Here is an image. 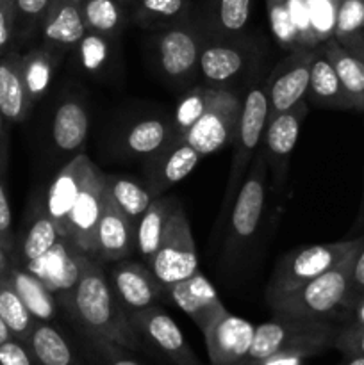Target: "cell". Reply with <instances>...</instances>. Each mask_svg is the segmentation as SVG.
Listing matches in <instances>:
<instances>
[{"instance_id":"cell-1","label":"cell","mask_w":364,"mask_h":365,"mask_svg":"<svg viewBox=\"0 0 364 365\" xmlns=\"http://www.w3.org/2000/svg\"><path fill=\"white\" fill-rule=\"evenodd\" d=\"M57 299L84 337L114 342L131 351L143 349L123 305L114 294L102 264L96 262L95 257L81 252V274L77 284Z\"/></svg>"},{"instance_id":"cell-2","label":"cell","mask_w":364,"mask_h":365,"mask_svg":"<svg viewBox=\"0 0 364 365\" xmlns=\"http://www.w3.org/2000/svg\"><path fill=\"white\" fill-rule=\"evenodd\" d=\"M339 324L316 317L289 316L273 312L266 323L256 327L248 362H259L275 353H293L303 359L316 356L334 348Z\"/></svg>"},{"instance_id":"cell-3","label":"cell","mask_w":364,"mask_h":365,"mask_svg":"<svg viewBox=\"0 0 364 365\" xmlns=\"http://www.w3.org/2000/svg\"><path fill=\"white\" fill-rule=\"evenodd\" d=\"M357 253L359 252L348 255L343 262L314 280L284 294L266 299L268 305L273 312L278 314L316 317V319H328L335 323V317L339 314L346 316V299H348Z\"/></svg>"},{"instance_id":"cell-4","label":"cell","mask_w":364,"mask_h":365,"mask_svg":"<svg viewBox=\"0 0 364 365\" xmlns=\"http://www.w3.org/2000/svg\"><path fill=\"white\" fill-rule=\"evenodd\" d=\"M268 118H270V103H268L266 88L264 86H253L243 98L238 130H236L234 139H232L234 152H232L231 171H228L227 187H225L218 223H221L223 217L227 220L232 203H234L239 187L243 184V178L248 171L250 163L261 150Z\"/></svg>"},{"instance_id":"cell-5","label":"cell","mask_w":364,"mask_h":365,"mask_svg":"<svg viewBox=\"0 0 364 365\" xmlns=\"http://www.w3.org/2000/svg\"><path fill=\"white\" fill-rule=\"evenodd\" d=\"M364 245V235L357 239L330 242V245L305 246L282 257L271 273L266 287V299L293 291L320 274L338 266L352 253L359 252Z\"/></svg>"},{"instance_id":"cell-6","label":"cell","mask_w":364,"mask_h":365,"mask_svg":"<svg viewBox=\"0 0 364 365\" xmlns=\"http://www.w3.org/2000/svg\"><path fill=\"white\" fill-rule=\"evenodd\" d=\"M268 198V163L263 150L253 157V164L246 171L232 209L228 212L227 252L234 253L256 237L263 221Z\"/></svg>"},{"instance_id":"cell-7","label":"cell","mask_w":364,"mask_h":365,"mask_svg":"<svg viewBox=\"0 0 364 365\" xmlns=\"http://www.w3.org/2000/svg\"><path fill=\"white\" fill-rule=\"evenodd\" d=\"M148 267L153 277L166 289L198 273V253H196L195 239L188 216L178 203L168 217L159 248Z\"/></svg>"},{"instance_id":"cell-8","label":"cell","mask_w":364,"mask_h":365,"mask_svg":"<svg viewBox=\"0 0 364 365\" xmlns=\"http://www.w3.org/2000/svg\"><path fill=\"white\" fill-rule=\"evenodd\" d=\"M243 100L228 89L214 88L213 98L206 113L184 135V141L202 157L213 155L231 145L238 130Z\"/></svg>"},{"instance_id":"cell-9","label":"cell","mask_w":364,"mask_h":365,"mask_svg":"<svg viewBox=\"0 0 364 365\" xmlns=\"http://www.w3.org/2000/svg\"><path fill=\"white\" fill-rule=\"evenodd\" d=\"M128 321L141 346H150L168 362L173 365H200L178 324L159 305L128 314Z\"/></svg>"},{"instance_id":"cell-10","label":"cell","mask_w":364,"mask_h":365,"mask_svg":"<svg viewBox=\"0 0 364 365\" xmlns=\"http://www.w3.org/2000/svg\"><path fill=\"white\" fill-rule=\"evenodd\" d=\"M106 189V173L89 159L84 173V184L71 207L68 217L66 239L82 253L96 259V227L102 212V198Z\"/></svg>"},{"instance_id":"cell-11","label":"cell","mask_w":364,"mask_h":365,"mask_svg":"<svg viewBox=\"0 0 364 365\" xmlns=\"http://www.w3.org/2000/svg\"><path fill=\"white\" fill-rule=\"evenodd\" d=\"M314 48H296L282 61L264 86L270 103V118L305 100L309 91L310 61Z\"/></svg>"},{"instance_id":"cell-12","label":"cell","mask_w":364,"mask_h":365,"mask_svg":"<svg viewBox=\"0 0 364 365\" xmlns=\"http://www.w3.org/2000/svg\"><path fill=\"white\" fill-rule=\"evenodd\" d=\"M307 113H309V107H307L305 100H302L291 109L284 110L277 116L268 118L266 128H264L263 134V148L261 150L266 157L268 168H271L277 187L284 184L289 157H291L293 148L298 141L300 128H302Z\"/></svg>"},{"instance_id":"cell-13","label":"cell","mask_w":364,"mask_h":365,"mask_svg":"<svg viewBox=\"0 0 364 365\" xmlns=\"http://www.w3.org/2000/svg\"><path fill=\"white\" fill-rule=\"evenodd\" d=\"M107 280L127 316L157 305L166 296V287L153 277L150 267L128 259L113 262Z\"/></svg>"},{"instance_id":"cell-14","label":"cell","mask_w":364,"mask_h":365,"mask_svg":"<svg viewBox=\"0 0 364 365\" xmlns=\"http://www.w3.org/2000/svg\"><path fill=\"white\" fill-rule=\"evenodd\" d=\"M202 334L211 365H231L248 359L256 327L243 317L232 316L227 310Z\"/></svg>"},{"instance_id":"cell-15","label":"cell","mask_w":364,"mask_h":365,"mask_svg":"<svg viewBox=\"0 0 364 365\" xmlns=\"http://www.w3.org/2000/svg\"><path fill=\"white\" fill-rule=\"evenodd\" d=\"M136 248V225L114 203L109 189H103L102 212L96 227V259L118 262L128 259Z\"/></svg>"},{"instance_id":"cell-16","label":"cell","mask_w":364,"mask_h":365,"mask_svg":"<svg viewBox=\"0 0 364 365\" xmlns=\"http://www.w3.org/2000/svg\"><path fill=\"white\" fill-rule=\"evenodd\" d=\"M166 296L200 328V331H206L227 312L214 285L200 271L186 280L170 285L166 289Z\"/></svg>"},{"instance_id":"cell-17","label":"cell","mask_w":364,"mask_h":365,"mask_svg":"<svg viewBox=\"0 0 364 365\" xmlns=\"http://www.w3.org/2000/svg\"><path fill=\"white\" fill-rule=\"evenodd\" d=\"M156 39L161 70L166 77L173 81H184L198 70L202 43L191 29H166Z\"/></svg>"},{"instance_id":"cell-18","label":"cell","mask_w":364,"mask_h":365,"mask_svg":"<svg viewBox=\"0 0 364 365\" xmlns=\"http://www.w3.org/2000/svg\"><path fill=\"white\" fill-rule=\"evenodd\" d=\"M88 163L89 157L84 152L77 153L70 163L64 164V168H61V171L54 177L52 184H50L49 192H46L45 212L54 221L63 239H66L68 217H70L71 207H74L82 184H84Z\"/></svg>"},{"instance_id":"cell-19","label":"cell","mask_w":364,"mask_h":365,"mask_svg":"<svg viewBox=\"0 0 364 365\" xmlns=\"http://www.w3.org/2000/svg\"><path fill=\"white\" fill-rule=\"evenodd\" d=\"M25 269L38 277L59 298L77 284L81 274V250L68 239H61L41 259L29 262Z\"/></svg>"},{"instance_id":"cell-20","label":"cell","mask_w":364,"mask_h":365,"mask_svg":"<svg viewBox=\"0 0 364 365\" xmlns=\"http://www.w3.org/2000/svg\"><path fill=\"white\" fill-rule=\"evenodd\" d=\"M153 157L156 163L148 168V191L153 198L184 180L203 159L184 139L171 141Z\"/></svg>"},{"instance_id":"cell-21","label":"cell","mask_w":364,"mask_h":365,"mask_svg":"<svg viewBox=\"0 0 364 365\" xmlns=\"http://www.w3.org/2000/svg\"><path fill=\"white\" fill-rule=\"evenodd\" d=\"M41 36L50 52H66L75 48L88 32L82 18L81 4L71 0H54L39 24Z\"/></svg>"},{"instance_id":"cell-22","label":"cell","mask_w":364,"mask_h":365,"mask_svg":"<svg viewBox=\"0 0 364 365\" xmlns=\"http://www.w3.org/2000/svg\"><path fill=\"white\" fill-rule=\"evenodd\" d=\"M248 56L243 46L232 41L203 43L200 50L198 71L207 88L223 89L228 82L245 71Z\"/></svg>"},{"instance_id":"cell-23","label":"cell","mask_w":364,"mask_h":365,"mask_svg":"<svg viewBox=\"0 0 364 365\" xmlns=\"http://www.w3.org/2000/svg\"><path fill=\"white\" fill-rule=\"evenodd\" d=\"M31 109L21 77V56L7 52L0 57V113L9 123H20L29 116Z\"/></svg>"},{"instance_id":"cell-24","label":"cell","mask_w":364,"mask_h":365,"mask_svg":"<svg viewBox=\"0 0 364 365\" xmlns=\"http://www.w3.org/2000/svg\"><path fill=\"white\" fill-rule=\"evenodd\" d=\"M307 96L313 98L318 106L334 107V109L352 110L348 96L339 82L338 73L332 66L330 59L325 53L323 45H318L313 50V61H310V78Z\"/></svg>"},{"instance_id":"cell-25","label":"cell","mask_w":364,"mask_h":365,"mask_svg":"<svg viewBox=\"0 0 364 365\" xmlns=\"http://www.w3.org/2000/svg\"><path fill=\"white\" fill-rule=\"evenodd\" d=\"M36 365H88L52 323H38L27 341Z\"/></svg>"},{"instance_id":"cell-26","label":"cell","mask_w":364,"mask_h":365,"mask_svg":"<svg viewBox=\"0 0 364 365\" xmlns=\"http://www.w3.org/2000/svg\"><path fill=\"white\" fill-rule=\"evenodd\" d=\"M88 113L81 100L66 98L59 103L52 121L54 145L64 153L79 152L88 139Z\"/></svg>"},{"instance_id":"cell-27","label":"cell","mask_w":364,"mask_h":365,"mask_svg":"<svg viewBox=\"0 0 364 365\" xmlns=\"http://www.w3.org/2000/svg\"><path fill=\"white\" fill-rule=\"evenodd\" d=\"M323 48L352 103V110L364 113V59H360L357 53L343 46L334 38L323 43Z\"/></svg>"},{"instance_id":"cell-28","label":"cell","mask_w":364,"mask_h":365,"mask_svg":"<svg viewBox=\"0 0 364 365\" xmlns=\"http://www.w3.org/2000/svg\"><path fill=\"white\" fill-rule=\"evenodd\" d=\"M2 278H6L11 284V287L24 299L29 312L34 316L38 323H52L56 319V298L50 292V289L38 277H34L31 271L20 269V267H11L9 273Z\"/></svg>"},{"instance_id":"cell-29","label":"cell","mask_w":364,"mask_h":365,"mask_svg":"<svg viewBox=\"0 0 364 365\" xmlns=\"http://www.w3.org/2000/svg\"><path fill=\"white\" fill-rule=\"evenodd\" d=\"M177 202L164 196H157L152 200L148 209L145 210L141 217L136 223V250L139 252L141 259L145 260L146 267L152 262L156 255L159 242L163 239L164 227L170 217L171 210L175 209Z\"/></svg>"},{"instance_id":"cell-30","label":"cell","mask_w":364,"mask_h":365,"mask_svg":"<svg viewBox=\"0 0 364 365\" xmlns=\"http://www.w3.org/2000/svg\"><path fill=\"white\" fill-rule=\"evenodd\" d=\"M56 66L54 52H50L49 48H36L31 50L27 56H21V77L31 106L46 95L56 75Z\"/></svg>"},{"instance_id":"cell-31","label":"cell","mask_w":364,"mask_h":365,"mask_svg":"<svg viewBox=\"0 0 364 365\" xmlns=\"http://www.w3.org/2000/svg\"><path fill=\"white\" fill-rule=\"evenodd\" d=\"M106 184L121 212L134 225L138 223V220L145 214L153 200L148 189H145L132 178L121 177V175H113V177L106 175Z\"/></svg>"},{"instance_id":"cell-32","label":"cell","mask_w":364,"mask_h":365,"mask_svg":"<svg viewBox=\"0 0 364 365\" xmlns=\"http://www.w3.org/2000/svg\"><path fill=\"white\" fill-rule=\"evenodd\" d=\"M214 88H207V86H195L189 91L182 95L178 100L177 107L173 110V116L170 121V132L171 141H178L184 139L189 128L202 118L206 113L207 106H209L211 98H213Z\"/></svg>"},{"instance_id":"cell-33","label":"cell","mask_w":364,"mask_h":365,"mask_svg":"<svg viewBox=\"0 0 364 365\" xmlns=\"http://www.w3.org/2000/svg\"><path fill=\"white\" fill-rule=\"evenodd\" d=\"M0 317L7 328L11 330L14 339L21 342H27L31 337L32 330L38 324L24 299L18 296V292L11 287L6 278H0Z\"/></svg>"},{"instance_id":"cell-34","label":"cell","mask_w":364,"mask_h":365,"mask_svg":"<svg viewBox=\"0 0 364 365\" xmlns=\"http://www.w3.org/2000/svg\"><path fill=\"white\" fill-rule=\"evenodd\" d=\"M171 143L170 121H163L159 118L141 120L128 130L125 138V145L136 155H156L166 145Z\"/></svg>"},{"instance_id":"cell-35","label":"cell","mask_w":364,"mask_h":365,"mask_svg":"<svg viewBox=\"0 0 364 365\" xmlns=\"http://www.w3.org/2000/svg\"><path fill=\"white\" fill-rule=\"evenodd\" d=\"M82 18L88 31L113 38L125 24L120 0H82Z\"/></svg>"},{"instance_id":"cell-36","label":"cell","mask_w":364,"mask_h":365,"mask_svg":"<svg viewBox=\"0 0 364 365\" xmlns=\"http://www.w3.org/2000/svg\"><path fill=\"white\" fill-rule=\"evenodd\" d=\"M61 234L54 221L50 220L49 214L43 210L34 221H32L31 228L25 234L24 242H21V259L25 264L34 262V260L41 259L45 253H49L57 242L61 241Z\"/></svg>"},{"instance_id":"cell-37","label":"cell","mask_w":364,"mask_h":365,"mask_svg":"<svg viewBox=\"0 0 364 365\" xmlns=\"http://www.w3.org/2000/svg\"><path fill=\"white\" fill-rule=\"evenodd\" d=\"M75 52H77V61L82 70L91 75L100 73L102 70H106L107 64L111 63V56H113L111 38L88 31L75 46Z\"/></svg>"},{"instance_id":"cell-38","label":"cell","mask_w":364,"mask_h":365,"mask_svg":"<svg viewBox=\"0 0 364 365\" xmlns=\"http://www.w3.org/2000/svg\"><path fill=\"white\" fill-rule=\"evenodd\" d=\"M364 32V0H339L334 39L343 46L350 45Z\"/></svg>"},{"instance_id":"cell-39","label":"cell","mask_w":364,"mask_h":365,"mask_svg":"<svg viewBox=\"0 0 364 365\" xmlns=\"http://www.w3.org/2000/svg\"><path fill=\"white\" fill-rule=\"evenodd\" d=\"M268 4V18H270V27L275 39L282 48L293 50L302 48L300 46V36L296 27L293 25L291 13H289L288 0H266Z\"/></svg>"},{"instance_id":"cell-40","label":"cell","mask_w":364,"mask_h":365,"mask_svg":"<svg viewBox=\"0 0 364 365\" xmlns=\"http://www.w3.org/2000/svg\"><path fill=\"white\" fill-rule=\"evenodd\" d=\"M252 11V0H218L216 27L220 32L236 36L246 29Z\"/></svg>"},{"instance_id":"cell-41","label":"cell","mask_w":364,"mask_h":365,"mask_svg":"<svg viewBox=\"0 0 364 365\" xmlns=\"http://www.w3.org/2000/svg\"><path fill=\"white\" fill-rule=\"evenodd\" d=\"M86 351H88V365H143L131 355V349L118 346L114 342L102 339H88Z\"/></svg>"},{"instance_id":"cell-42","label":"cell","mask_w":364,"mask_h":365,"mask_svg":"<svg viewBox=\"0 0 364 365\" xmlns=\"http://www.w3.org/2000/svg\"><path fill=\"white\" fill-rule=\"evenodd\" d=\"M309 7L310 25L320 45L334 38L335 18H338L339 0H305Z\"/></svg>"},{"instance_id":"cell-43","label":"cell","mask_w":364,"mask_h":365,"mask_svg":"<svg viewBox=\"0 0 364 365\" xmlns=\"http://www.w3.org/2000/svg\"><path fill=\"white\" fill-rule=\"evenodd\" d=\"M188 0H138L136 18L143 21H170L182 16Z\"/></svg>"},{"instance_id":"cell-44","label":"cell","mask_w":364,"mask_h":365,"mask_svg":"<svg viewBox=\"0 0 364 365\" xmlns=\"http://www.w3.org/2000/svg\"><path fill=\"white\" fill-rule=\"evenodd\" d=\"M54 0H14V29L29 31L41 24Z\"/></svg>"},{"instance_id":"cell-45","label":"cell","mask_w":364,"mask_h":365,"mask_svg":"<svg viewBox=\"0 0 364 365\" xmlns=\"http://www.w3.org/2000/svg\"><path fill=\"white\" fill-rule=\"evenodd\" d=\"M288 6L289 13H291L293 25H295L296 32L300 36V46L302 48H316L320 43L316 41V36L313 32L307 2L305 0H288Z\"/></svg>"},{"instance_id":"cell-46","label":"cell","mask_w":364,"mask_h":365,"mask_svg":"<svg viewBox=\"0 0 364 365\" xmlns=\"http://www.w3.org/2000/svg\"><path fill=\"white\" fill-rule=\"evenodd\" d=\"M334 349H338L343 356H364V327L352 323L339 327Z\"/></svg>"},{"instance_id":"cell-47","label":"cell","mask_w":364,"mask_h":365,"mask_svg":"<svg viewBox=\"0 0 364 365\" xmlns=\"http://www.w3.org/2000/svg\"><path fill=\"white\" fill-rule=\"evenodd\" d=\"M0 365H36L27 342L18 339L0 344Z\"/></svg>"},{"instance_id":"cell-48","label":"cell","mask_w":364,"mask_h":365,"mask_svg":"<svg viewBox=\"0 0 364 365\" xmlns=\"http://www.w3.org/2000/svg\"><path fill=\"white\" fill-rule=\"evenodd\" d=\"M14 32V0H0V57L9 48Z\"/></svg>"},{"instance_id":"cell-49","label":"cell","mask_w":364,"mask_h":365,"mask_svg":"<svg viewBox=\"0 0 364 365\" xmlns=\"http://www.w3.org/2000/svg\"><path fill=\"white\" fill-rule=\"evenodd\" d=\"M13 216H11V205L7 200V192L0 182V245L7 253L13 252Z\"/></svg>"},{"instance_id":"cell-50","label":"cell","mask_w":364,"mask_h":365,"mask_svg":"<svg viewBox=\"0 0 364 365\" xmlns=\"http://www.w3.org/2000/svg\"><path fill=\"white\" fill-rule=\"evenodd\" d=\"M363 294H364V245L363 248L359 250V253H357L355 264H353L352 282H350V292H348V299H346V316H348V310L352 309L353 302Z\"/></svg>"},{"instance_id":"cell-51","label":"cell","mask_w":364,"mask_h":365,"mask_svg":"<svg viewBox=\"0 0 364 365\" xmlns=\"http://www.w3.org/2000/svg\"><path fill=\"white\" fill-rule=\"evenodd\" d=\"M303 356L293 355V353H275L268 359L259 360V362H250L252 365H302Z\"/></svg>"},{"instance_id":"cell-52","label":"cell","mask_w":364,"mask_h":365,"mask_svg":"<svg viewBox=\"0 0 364 365\" xmlns=\"http://www.w3.org/2000/svg\"><path fill=\"white\" fill-rule=\"evenodd\" d=\"M346 317H348V321H346V323L360 324V327H364V294L359 296V298L353 302L352 309L348 310V316Z\"/></svg>"},{"instance_id":"cell-53","label":"cell","mask_w":364,"mask_h":365,"mask_svg":"<svg viewBox=\"0 0 364 365\" xmlns=\"http://www.w3.org/2000/svg\"><path fill=\"white\" fill-rule=\"evenodd\" d=\"M346 48L352 50L353 53H357V56L360 57V59H364V32L360 36H357L355 39H353L350 45H346Z\"/></svg>"},{"instance_id":"cell-54","label":"cell","mask_w":364,"mask_h":365,"mask_svg":"<svg viewBox=\"0 0 364 365\" xmlns=\"http://www.w3.org/2000/svg\"><path fill=\"white\" fill-rule=\"evenodd\" d=\"M7 255H9V253H7L6 250H4V246L0 245V278L6 277L11 269V264L9 260H7Z\"/></svg>"},{"instance_id":"cell-55","label":"cell","mask_w":364,"mask_h":365,"mask_svg":"<svg viewBox=\"0 0 364 365\" xmlns=\"http://www.w3.org/2000/svg\"><path fill=\"white\" fill-rule=\"evenodd\" d=\"M11 339H14L13 334H11V330H9V328H7V324L4 323V319H2V317H0V344H4V342L11 341Z\"/></svg>"},{"instance_id":"cell-56","label":"cell","mask_w":364,"mask_h":365,"mask_svg":"<svg viewBox=\"0 0 364 365\" xmlns=\"http://www.w3.org/2000/svg\"><path fill=\"white\" fill-rule=\"evenodd\" d=\"M339 365H364V356H343Z\"/></svg>"},{"instance_id":"cell-57","label":"cell","mask_w":364,"mask_h":365,"mask_svg":"<svg viewBox=\"0 0 364 365\" xmlns=\"http://www.w3.org/2000/svg\"><path fill=\"white\" fill-rule=\"evenodd\" d=\"M353 230H364V192H363V202H360L359 217H357L355 227H353Z\"/></svg>"},{"instance_id":"cell-58","label":"cell","mask_w":364,"mask_h":365,"mask_svg":"<svg viewBox=\"0 0 364 365\" xmlns=\"http://www.w3.org/2000/svg\"><path fill=\"white\" fill-rule=\"evenodd\" d=\"M4 116H2V113H0V148H2V135H4Z\"/></svg>"},{"instance_id":"cell-59","label":"cell","mask_w":364,"mask_h":365,"mask_svg":"<svg viewBox=\"0 0 364 365\" xmlns=\"http://www.w3.org/2000/svg\"><path fill=\"white\" fill-rule=\"evenodd\" d=\"M231 365H252L248 362V360H245V362H239V364H231Z\"/></svg>"},{"instance_id":"cell-60","label":"cell","mask_w":364,"mask_h":365,"mask_svg":"<svg viewBox=\"0 0 364 365\" xmlns=\"http://www.w3.org/2000/svg\"><path fill=\"white\" fill-rule=\"evenodd\" d=\"M71 2H77V4H81V2H82V0H71Z\"/></svg>"},{"instance_id":"cell-61","label":"cell","mask_w":364,"mask_h":365,"mask_svg":"<svg viewBox=\"0 0 364 365\" xmlns=\"http://www.w3.org/2000/svg\"><path fill=\"white\" fill-rule=\"evenodd\" d=\"M120 2H132V0H120Z\"/></svg>"}]
</instances>
